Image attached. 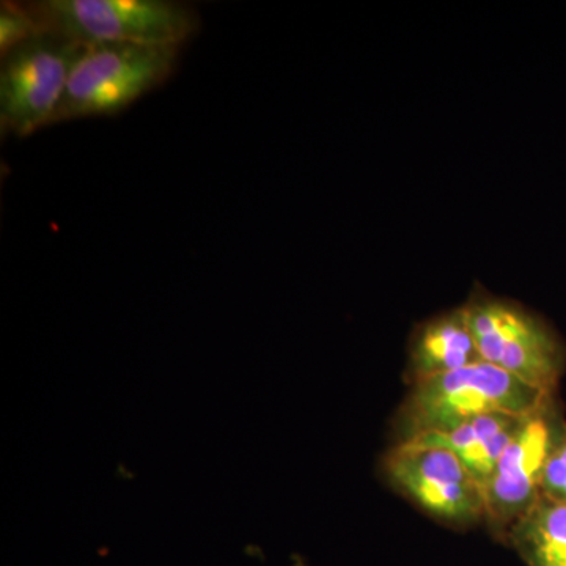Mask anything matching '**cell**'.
<instances>
[{"instance_id":"obj_11","label":"cell","mask_w":566,"mask_h":566,"mask_svg":"<svg viewBox=\"0 0 566 566\" xmlns=\"http://www.w3.org/2000/svg\"><path fill=\"white\" fill-rule=\"evenodd\" d=\"M41 32L39 21L28 3L3 0L0 3V54L7 55L21 44L28 43Z\"/></svg>"},{"instance_id":"obj_8","label":"cell","mask_w":566,"mask_h":566,"mask_svg":"<svg viewBox=\"0 0 566 566\" xmlns=\"http://www.w3.org/2000/svg\"><path fill=\"white\" fill-rule=\"evenodd\" d=\"M482 360L464 307L417 326L409 342V381L449 374Z\"/></svg>"},{"instance_id":"obj_9","label":"cell","mask_w":566,"mask_h":566,"mask_svg":"<svg viewBox=\"0 0 566 566\" xmlns=\"http://www.w3.org/2000/svg\"><path fill=\"white\" fill-rule=\"evenodd\" d=\"M524 417L526 416L476 417L447 433L428 434L416 439L433 442L455 453L483 490Z\"/></svg>"},{"instance_id":"obj_6","label":"cell","mask_w":566,"mask_h":566,"mask_svg":"<svg viewBox=\"0 0 566 566\" xmlns=\"http://www.w3.org/2000/svg\"><path fill=\"white\" fill-rule=\"evenodd\" d=\"M81 44L40 35L2 57L0 128L17 137L52 125Z\"/></svg>"},{"instance_id":"obj_2","label":"cell","mask_w":566,"mask_h":566,"mask_svg":"<svg viewBox=\"0 0 566 566\" xmlns=\"http://www.w3.org/2000/svg\"><path fill=\"white\" fill-rule=\"evenodd\" d=\"M44 35L96 43L182 46L199 31L192 7L172 0H41L29 2Z\"/></svg>"},{"instance_id":"obj_10","label":"cell","mask_w":566,"mask_h":566,"mask_svg":"<svg viewBox=\"0 0 566 566\" xmlns=\"http://www.w3.org/2000/svg\"><path fill=\"white\" fill-rule=\"evenodd\" d=\"M527 566H566V504L539 497L506 532Z\"/></svg>"},{"instance_id":"obj_12","label":"cell","mask_w":566,"mask_h":566,"mask_svg":"<svg viewBox=\"0 0 566 566\" xmlns=\"http://www.w3.org/2000/svg\"><path fill=\"white\" fill-rule=\"evenodd\" d=\"M542 495L566 504V434L547 460L542 480Z\"/></svg>"},{"instance_id":"obj_1","label":"cell","mask_w":566,"mask_h":566,"mask_svg":"<svg viewBox=\"0 0 566 566\" xmlns=\"http://www.w3.org/2000/svg\"><path fill=\"white\" fill-rule=\"evenodd\" d=\"M547 397L553 395L539 392L485 360L417 379L398 409V442L447 433L476 417L527 416Z\"/></svg>"},{"instance_id":"obj_7","label":"cell","mask_w":566,"mask_h":566,"mask_svg":"<svg viewBox=\"0 0 566 566\" xmlns=\"http://www.w3.org/2000/svg\"><path fill=\"white\" fill-rule=\"evenodd\" d=\"M566 434V420L556 395L524 417L490 482L483 488L485 523L505 538L509 528L542 497L547 460Z\"/></svg>"},{"instance_id":"obj_4","label":"cell","mask_w":566,"mask_h":566,"mask_svg":"<svg viewBox=\"0 0 566 566\" xmlns=\"http://www.w3.org/2000/svg\"><path fill=\"white\" fill-rule=\"evenodd\" d=\"M480 356L539 392L556 395L566 368V346L546 319L482 286L463 305Z\"/></svg>"},{"instance_id":"obj_3","label":"cell","mask_w":566,"mask_h":566,"mask_svg":"<svg viewBox=\"0 0 566 566\" xmlns=\"http://www.w3.org/2000/svg\"><path fill=\"white\" fill-rule=\"evenodd\" d=\"M180 46L96 43L82 48L52 125L114 117L161 87L177 69Z\"/></svg>"},{"instance_id":"obj_5","label":"cell","mask_w":566,"mask_h":566,"mask_svg":"<svg viewBox=\"0 0 566 566\" xmlns=\"http://www.w3.org/2000/svg\"><path fill=\"white\" fill-rule=\"evenodd\" d=\"M387 482L447 526L468 527L485 523L482 486L446 447L411 439L398 442L385 458Z\"/></svg>"}]
</instances>
